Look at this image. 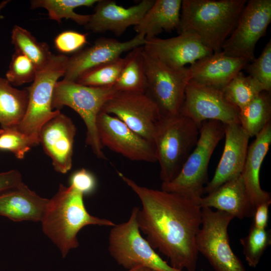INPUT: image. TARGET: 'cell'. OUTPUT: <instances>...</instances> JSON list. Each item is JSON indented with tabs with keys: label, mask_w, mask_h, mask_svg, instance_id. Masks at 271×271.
<instances>
[{
	"label": "cell",
	"mask_w": 271,
	"mask_h": 271,
	"mask_svg": "<svg viewBox=\"0 0 271 271\" xmlns=\"http://www.w3.org/2000/svg\"><path fill=\"white\" fill-rule=\"evenodd\" d=\"M121 179L142 203L137 219L151 246L165 255L173 267L196 271V238L202 222L199 202L182 195L141 186L123 173Z\"/></svg>",
	"instance_id": "1"
},
{
	"label": "cell",
	"mask_w": 271,
	"mask_h": 271,
	"mask_svg": "<svg viewBox=\"0 0 271 271\" xmlns=\"http://www.w3.org/2000/svg\"><path fill=\"white\" fill-rule=\"evenodd\" d=\"M246 0H182L178 34L193 35L213 53L222 51Z\"/></svg>",
	"instance_id": "2"
},
{
	"label": "cell",
	"mask_w": 271,
	"mask_h": 271,
	"mask_svg": "<svg viewBox=\"0 0 271 271\" xmlns=\"http://www.w3.org/2000/svg\"><path fill=\"white\" fill-rule=\"evenodd\" d=\"M83 197L73 187L60 184L57 192L49 200L41 221L44 233L59 248L63 257L79 246L77 235L85 226L112 227L115 224L110 220L90 214Z\"/></svg>",
	"instance_id": "3"
},
{
	"label": "cell",
	"mask_w": 271,
	"mask_h": 271,
	"mask_svg": "<svg viewBox=\"0 0 271 271\" xmlns=\"http://www.w3.org/2000/svg\"><path fill=\"white\" fill-rule=\"evenodd\" d=\"M200 127L180 114L161 116L155 129L154 143L160 177L162 183L174 179L195 148Z\"/></svg>",
	"instance_id": "4"
},
{
	"label": "cell",
	"mask_w": 271,
	"mask_h": 271,
	"mask_svg": "<svg viewBox=\"0 0 271 271\" xmlns=\"http://www.w3.org/2000/svg\"><path fill=\"white\" fill-rule=\"evenodd\" d=\"M117 92L113 86L92 87L63 79L57 81L54 87L52 109L60 110L67 106L80 116L86 128L85 143L99 159L107 158L99 140L97 117L105 103Z\"/></svg>",
	"instance_id": "5"
},
{
	"label": "cell",
	"mask_w": 271,
	"mask_h": 271,
	"mask_svg": "<svg viewBox=\"0 0 271 271\" xmlns=\"http://www.w3.org/2000/svg\"><path fill=\"white\" fill-rule=\"evenodd\" d=\"M224 137V124L216 120L202 123L198 142L177 176L162 183L161 190L186 196L199 202L208 179L212 155Z\"/></svg>",
	"instance_id": "6"
},
{
	"label": "cell",
	"mask_w": 271,
	"mask_h": 271,
	"mask_svg": "<svg viewBox=\"0 0 271 271\" xmlns=\"http://www.w3.org/2000/svg\"><path fill=\"white\" fill-rule=\"evenodd\" d=\"M68 59L65 55L53 54L49 62L37 70L34 80L27 87L29 101L26 114L15 126L21 132L39 141L42 127L60 112L52 109V100L56 83L64 76Z\"/></svg>",
	"instance_id": "7"
},
{
	"label": "cell",
	"mask_w": 271,
	"mask_h": 271,
	"mask_svg": "<svg viewBox=\"0 0 271 271\" xmlns=\"http://www.w3.org/2000/svg\"><path fill=\"white\" fill-rule=\"evenodd\" d=\"M138 209L133 207L127 221L112 227L108 247L111 256L126 269L145 266L158 271H182L163 259L142 236L137 219Z\"/></svg>",
	"instance_id": "8"
},
{
	"label": "cell",
	"mask_w": 271,
	"mask_h": 271,
	"mask_svg": "<svg viewBox=\"0 0 271 271\" xmlns=\"http://www.w3.org/2000/svg\"><path fill=\"white\" fill-rule=\"evenodd\" d=\"M201 211V225L196 238L198 253L215 271H246L229 243L228 227L233 216L208 207H202Z\"/></svg>",
	"instance_id": "9"
},
{
	"label": "cell",
	"mask_w": 271,
	"mask_h": 271,
	"mask_svg": "<svg viewBox=\"0 0 271 271\" xmlns=\"http://www.w3.org/2000/svg\"><path fill=\"white\" fill-rule=\"evenodd\" d=\"M147 77L145 93L157 105L161 116L179 114L186 86L191 79L189 67L170 68L147 55L143 50Z\"/></svg>",
	"instance_id": "10"
},
{
	"label": "cell",
	"mask_w": 271,
	"mask_h": 271,
	"mask_svg": "<svg viewBox=\"0 0 271 271\" xmlns=\"http://www.w3.org/2000/svg\"><path fill=\"white\" fill-rule=\"evenodd\" d=\"M271 22V0L247 1L233 32L224 42L222 52L231 57L255 58L254 50Z\"/></svg>",
	"instance_id": "11"
},
{
	"label": "cell",
	"mask_w": 271,
	"mask_h": 271,
	"mask_svg": "<svg viewBox=\"0 0 271 271\" xmlns=\"http://www.w3.org/2000/svg\"><path fill=\"white\" fill-rule=\"evenodd\" d=\"M179 114L198 126L207 120L227 124L239 122V110L224 96L222 90L190 80L187 84Z\"/></svg>",
	"instance_id": "12"
},
{
	"label": "cell",
	"mask_w": 271,
	"mask_h": 271,
	"mask_svg": "<svg viewBox=\"0 0 271 271\" xmlns=\"http://www.w3.org/2000/svg\"><path fill=\"white\" fill-rule=\"evenodd\" d=\"M101 110L116 117L154 144L155 129L161 116L156 104L145 93L118 92Z\"/></svg>",
	"instance_id": "13"
},
{
	"label": "cell",
	"mask_w": 271,
	"mask_h": 271,
	"mask_svg": "<svg viewBox=\"0 0 271 271\" xmlns=\"http://www.w3.org/2000/svg\"><path fill=\"white\" fill-rule=\"evenodd\" d=\"M96 124L103 147H106L131 161L157 162L154 144L134 132L116 117L101 110Z\"/></svg>",
	"instance_id": "14"
},
{
	"label": "cell",
	"mask_w": 271,
	"mask_h": 271,
	"mask_svg": "<svg viewBox=\"0 0 271 271\" xmlns=\"http://www.w3.org/2000/svg\"><path fill=\"white\" fill-rule=\"evenodd\" d=\"M145 42V36L141 34L123 42L110 38H99L91 46L68 57L63 79L75 82L87 71L115 60L124 52L143 46Z\"/></svg>",
	"instance_id": "15"
},
{
	"label": "cell",
	"mask_w": 271,
	"mask_h": 271,
	"mask_svg": "<svg viewBox=\"0 0 271 271\" xmlns=\"http://www.w3.org/2000/svg\"><path fill=\"white\" fill-rule=\"evenodd\" d=\"M143 47L149 56L174 69L191 65L213 53L198 37L186 33L168 39H146Z\"/></svg>",
	"instance_id": "16"
},
{
	"label": "cell",
	"mask_w": 271,
	"mask_h": 271,
	"mask_svg": "<svg viewBox=\"0 0 271 271\" xmlns=\"http://www.w3.org/2000/svg\"><path fill=\"white\" fill-rule=\"evenodd\" d=\"M76 128L71 119L61 112L47 122L39 133V142L51 159L55 170L65 174L72 166Z\"/></svg>",
	"instance_id": "17"
},
{
	"label": "cell",
	"mask_w": 271,
	"mask_h": 271,
	"mask_svg": "<svg viewBox=\"0 0 271 271\" xmlns=\"http://www.w3.org/2000/svg\"><path fill=\"white\" fill-rule=\"evenodd\" d=\"M225 144L222 155L211 180L204 188L209 194L225 182L239 176L248 148L249 137L240 123L224 124Z\"/></svg>",
	"instance_id": "18"
},
{
	"label": "cell",
	"mask_w": 271,
	"mask_h": 271,
	"mask_svg": "<svg viewBox=\"0 0 271 271\" xmlns=\"http://www.w3.org/2000/svg\"><path fill=\"white\" fill-rule=\"evenodd\" d=\"M154 2L155 0H143L137 5L125 8L113 1H98L85 27L95 33L109 31L119 36L128 27L136 26Z\"/></svg>",
	"instance_id": "19"
},
{
	"label": "cell",
	"mask_w": 271,
	"mask_h": 271,
	"mask_svg": "<svg viewBox=\"0 0 271 271\" xmlns=\"http://www.w3.org/2000/svg\"><path fill=\"white\" fill-rule=\"evenodd\" d=\"M248 63L245 59L228 56L222 51L213 53L190 65L191 80L222 90Z\"/></svg>",
	"instance_id": "20"
},
{
	"label": "cell",
	"mask_w": 271,
	"mask_h": 271,
	"mask_svg": "<svg viewBox=\"0 0 271 271\" xmlns=\"http://www.w3.org/2000/svg\"><path fill=\"white\" fill-rule=\"evenodd\" d=\"M248 146L241 177L250 202L255 209L263 203H271L270 194L262 190L259 174L262 162L271 144V122L255 137Z\"/></svg>",
	"instance_id": "21"
},
{
	"label": "cell",
	"mask_w": 271,
	"mask_h": 271,
	"mask_svg": "<svg viewBox=\"0 0 271 271\" xmlns=\"http://www.w3.org/2000/svg\"><path fill=\"white\" fill-rule=\"evenodd\" d=\"M49 201L23 183L0 193V215L14 221H41Z\"/></svg>",
	"instance_id": "22"
},
{
	"label": "cell",
	"mask_w": 271,
	"mask_h": 271,
	"mask_svg": "<svg viewBox=\"0 0 271 271\" xmlns=\"http://www.w3.org/2000/svg\"><path fill=\"white\" fill-rule=\"evenodd\" d=\"M200 207L214 208L239 219L252 217L255 209L248 197L241 174L199 201Z\"/></svg>",
	"instance_id": "23"
},
{
	"label": "cell",
	"mask_w": 271,
	"mask_h": 271,
	"mask_svg": "<svg viewBox=\"0 0 271 271\" xmlns=\"http://www.w3.org/2000/svg\"><path fill=\"white\" fill-rule=\"evenodd\" d=\"M182 0H155L134 29L146 39L156 37L164 31L178 30Z\"/></svg>",
	"instance_id": "24"
},
{
	"label": "cell",
	"mask_w": 271,
	"mask_h": 271,
	"mask_svg": "<svg viewBox=\"0 0 271 271\" xmlns=\"http://www.w3.org/2000/svg\"><path fill=\"white\" fill-rule=\"evenodd\" d=\"M27 88L18 89L0 76V124L1 127L17 126L23 119L28 107Z\"/></svg>",
	"instance_id": "25"
},
{
	"label": "cell",
	"mask_w": 271,
	"mask_h": 271,
	"mask_svg": "<svg viewBox=\"0 0 271 271\" xmlns=\"http://www.w3.org/2000/svg\"><path fill=\"white\" fill-rule=\"evenodd\" d=\"M239 123L249 138L255 137L271 119L270 92L263 91L239 110Z\"/></svg>",
	"instance_id": "26"
},
{
	"label": "cell",
	"mask_w": 271,
	"mask_h": 271,
	"mask_svg": "<svg viewBox=\"0 0 271 271\" xmlns=\"http://www.w3.org/2000/svg\"><path fill=\"white\" fill-rule=\"evenodd\" d=\"M128 55V59L113 86L118 92L145 93L147 82L143 46L131 50Z\"/></svg>",
	"instance_id": "27"
},
{
	"label": "cell",
	"mask_w": 271,
	"mask_h": 271,
	"mask_svg": "<svg viewBox=\"0 0 271 271\" xmlns=\"http://www.w3.org/2000/svg\"><path fill=\"white\" fill-rule=\"evenodd\" d=\"M11 43L15 51L27 57L37 70L44 67L53 54L47 43L39 42L30 32L18 25L12 29Z\"/></svg>",
	"instance_id": "28"
},
{
	"label": "cell",
	"mask_w": 271,
	"mask_h": 271,
	"mask_svg": "<svg viewBox=\"0 0 271 271\" xmlns=\"http://www.w3.org/2000/svg\"><path fill=\"white\" fill-rule=\"evenodd\" d=\"M97 0H32L31 9L44 8L48 11L49 18L61 23L63 19H71L78 25L84 27L88 23L90 15L76 13L74 10L81 7H91Z\"/></svg>",
	"instance_id": "29"
},
{
	"label": "cell",
	"mask_w": 271,
	"mask_h": 271,
	"mask_svg": "<svg viewBox=\"0 0 271 271\" xmlns=\"http://www.w3.org/2000/svg\"><path fill=\"white\" fill-rule=\"evenodd\" d=\"M226 99L239 110L263 91L264 87L250 76L239 72L222 89Z\"/></svg>",
	"instance_id": "30"
},
{
	"label": "cell",
	"mask_w": 271,
	"mask_h": 271,
	"mask_svg": "<svg viewBox=\"0 0 271 271\" xmlns=\"http://www.w3.org/2000/svg\"><path fill=\"white\" fill-rule=\"evenodd\" d=\"M128 58V53L123 58L120 57L93 68L83 74L75 82L82 85L92 87L113 86Z\"/></svg>",
	"instance_id": "31"
},
{
	"label": "cell",
	"mask_w": 271,
	"mask_h": 271,
	"mask_svg": "<svg viewBox=\"0 0 271 271\" xmlns=\"http://www.w3.org/2000/svg\"><path fill=\"white\" fill-rule=\"evenodd\" d=\"M270 242V233L268 231L252 225L247 235L240 239L243 253L249 266L254 268L257 265Z\"/></svg>",
	"instance_id": "32"
},
{
	"label": "cell",
	"mask_w": 271,
	"mask_h": 271,
	"mask_svg": "<svg viewBox=\"0 0 271 271\" xmlns=\"http://www.w3.org/2000/svg\"><path fill=\"white\" fill-rule=\"evenodd\" d=\"M39 144L38 140L21 132L15 126L0 129V150L11 152L18 159H24L32 147Z\"/></svg>",
	"instance_id": "33"
},
{
	"label": "cell",
	"mask_w": 271,
	"mask_h": 271,
	"mask_svg": "<svg viewBox=\"0 0 271 271\" xmlns=\"http://www.w3.org/2000/svg\"><path fill=\"white\" fill-rule=\"evenodd\" d=\"M37 69L34 64L25 55L15 51L12 56L6 79L13 86H19L33 82Z\"/></svg>",
	"instance_id": "34"
},
{
	"label": "cell",
	"mask_w": 271,
	"mask_h": 271,
	"mask_svg": "<svg viewBox=\"0 0 271 271\" xmlns=\"http://www.w3.org/2000/svg\"><path fill=\"white\" fill-rule=\"evenodd\" d=\"M249 75L259 82L265 91L271 90V41L268 42L261 54L245 66Z\"/></svg>",
	"instance_id": "35"
},
{
	"label": "cell",
	"mask_w": 271,
	"mask_h": 271,
	"mask_svg": "<svg viewBox=\"0 0 271 271\" xmlns=\"http://www.w3.org/2000/svg\"><path fill=\"white\" fill-rule=\"evenodd\" d=\"M87 43V35L75 31L66 30L54 39L56 49L63 55L76 53Z\"/></svg>",
	"instance_id": "36"
},
{
	"label": "cell",
	"mask_w": 271,
	"mask_h": 271,
	"mask_svg": "<svg viewBox=\"0 0 271 271\" xmlns=\"http://www.w3.org/2000/svg\"><path fill=\"white\" fill-rule=\"evenodd\" d=\"M70 186L84 195H90L95 190L96 179L94 175L84 168L74 172L69 178Z\"/></svg>",
	"instance_id": "37"
},
{
	"label": "cell",
	"mask_w": 271,
	"mask_h": 271,
	"mask_svg": "<svg viewBox=\"0 0 271 271\" xmlns=\"http://www.w3.org/2000/svg\"><path fill=\"white\" fill-rule=\"evenodd\" d=\"M22 177L19 171L12 170L0 173V193L13 189L22 183Z\"/></svg>",
	"instance_id": "38"
},
{
	"label": "cell",
	"mask_w": 271,
	"mask_h": 271,
	"mask_svg": "<svg viewBox=\"0 0 271 271\" xmlns=\"http://www.w3.org/2000/svg\"><path fill=\"white\" fill-rule=\"evenodd\" d=\"M270 203L261 204L255 208L252 225L260 229H265L268 220L269 206Z\"/></svg>",
	"instance_id": "39"
},
{
	"label": "cell",
	"mask_w": 271,
	"mask_h": 271,
	"mask_svg": "<svg viewBox=\"0 0 271 271\" xmlns=\"http://www.w3.org/2000/svg\"><path fill=\"white\" fill-rule=\"evenodd\" d=\"M124 271H158L156 270H155L154 269L145 267V266H138L136 267H134L131 269H126Z\"/></svg>",
	"instance_id": "40"
},
{
	"label": "cell",
	"mask_w": 271,
	"mask_h": 271,
	"mask_svg": "<svg viewBox=\"0 0 271 271\" xmlns=\"http://www.w3.org/2000/svg\"><path fill=\"white\" fill-rule=\"evenodd\" d=\"M10 2L9 0H5L0 3V14L2 10Z\"/></svg>",
	"instance_id": "41"
}]
</instances>
